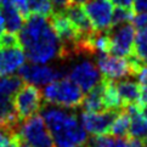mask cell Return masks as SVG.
<instances>
[{"instance_id":"cell-1","label":"cell","mask_w":147,"mask_h":147,"mask_svg":"<svg viewBox=\"0 0 147 147\" xmlns=\"http://www.w3.org/2000/svg\"><path fill=\"white\" fill-rule=\"evenodd\" d=\"M18 39L30 63L46 65L62 59V44L48 17L32 13L24 21Z\"/></svg>"},{"instance_id":"cell-2","label":"cell","mask_w":147,"mask_h":147,"mask_svg":"<svg viewBox=\"0 0 147 147\" xmlns=\"http://www.w3.org/2000/svg\"><path fill=\"white\" fill-rule=\"evenodd\" d=\"M41 117L50 130L55 147H77L89 139L77 114L66 108L52 105L41 107Z\"/></svg>"},{"instance_id":"cell-3","label":"cell","mask_w":147,"mask_h":147,"mask_svg":"<svg viewBox=\"0 0 147 147\" xmlns=\"http://www.w3.org/2000/svg\"><path fill=\"white\" fill-rule=\"evenodd\" d=\"M43 98L45 103L66 109H74L80 107L84 98L82 89L73 83L69 78H60L43 89Z\"/></svg>"},{"instance_id":"cell-4","label":"cell","mask_w":147,"mask_h":147,"mask_svg":"<svg viewBox=\"0 0 147 147\" xmlns=\"http://www.w3.org/2000/svg\"><path fill=\"white\" fill-rule=\"evenodd\" d=\"M17 133L21 141L30 147H55L50 130L39 113L22 120Z\"/></svg>"},{"instance_id":"cell-5","label":"cell","mask_w":147,"mask_h":147,"mask_svg":"<svg viewBox=\"0 0 147 147\" xmlns=\"http://www.w3.org/2000/svg\"><path fill=\"white\" fill-rule=\"evenodd\" d=\"M43 92L32 84H23L12 98L13 107L21 120L38 113L43 107Z\"/></svg>"},{"instance_id":"cell-6","label":"cell","mask_w":147,"mask_h":147,"mask_svg":"<svg viewBox=\"0 0 147 147\" xmlns=\"http://www.w3.org/2000/svg\"><path fill=\"white\" fill-rule=\"evenodd\" d=\"M96 57V66L105 79L120 80L136 77V72L127 57H118L111 54H98Z\"/></svg>"},{"instance_id":"cell-7","label":"cell","mask_w":147,"mask_h":147,"mask_svg":"<svg viewBox=\"0 0 147 147\" xmlns=\"http://www.w3.org/2000/svg\"><path fill=\"white\" fill-rule=\"evenodd\" d=\"M109 36V54L118 57H128L134 52L135 27L131 23H124L111 27L108 30Z\"/></svg>"},{"instance_id":"cell-8","label":"cell","mask_w":147,"mask_h":147,"mask_svg":"<svg viewBox=\"0 0 147 147\" xmlns=\"http://www.w3.org/2000/svg\"><path fill=\"white\" fill-rule=\"evenodd\" d=\"M68 78L76 83L85 94L103 79L97 66L90 60H82L73 65L68 72Z\"/></svg>"},{"instance_id":"cell-9","label":"cell","mask_w":147,"mask_h":147,"mask_svg":"<svg viewBox=\"0 0 147 147\" xmlns=\"http://www.w3.org/2000/svg\"><path fill=\"white\" fill-rule=\"evenodd\" d=\"M83 9L95 30L107 32L112 27L113 6L111 0H88Z\"/></svg>"},{"instance_id":"cell-10","label":"cell","mask_w":147,"mask_h":147,"mask_svg":"<svg viewBox=\"0 0 147 147\" xmlns=\"http://www.w3.org/2000/svg\"><path fill=\"white\" fill-rule=\"evenodd\" d=\"M18 77L23 82L35 86H45L60 78H63V72L55 69L51 66L29 63L23 65L18 71Z\"/></svg>"},{"instance_id":"cell-11","label":"cell","mask_w":147,"mask_h":147,"mask_svg":"<svg viewBox=\"0 0 147 147\" xmlns=\"http://www.w3.org/2000/svg\"><path fill=\"white\" fill-rule=\"evenodd\" d=\"M120 111L107 109L102 112H82L80 123L84 130L91 136L109 134V130Z\"/></svg>"},{"instance_id":"cell-12","label":"cell","mask_w":147,"mask_h":147,"mask_svg":"<svg viewBox=\"0 0 147 147\" xmlns=\"http://www.w3.org/2000/svg\"><path fill=\"white\" fill-rule=\"evenodd\" d=\"M26 62V55L21 46L0 48V77L13 76Z\"/></svg>"},{"instance_id":"cell-13","label":"cell","mask_w":147,"mask_h":147,"mask_svg":"<svg viewBox=\"0 0 147 147\" xmlns=\"http://www.w3.org/2000/svg\"><path fill=\"white\" fill-rule=\"evenodd\" d=\"M62 12L71 21V23L74 26V28L77 29V32L79 33V35L83 36V38H88V36H90L95 32L90 20H89L88 15L85 13V11H84V9L80 4H76V3L72 4L71 6L65 9Z\"/></svg>"},{"instance_id":"cell-14","label":"cell","mask_w":147,"mask_h":147,"mask_svg":"<svg viewBox=\"0 0 147 147\" xmlns=\"http://www.w3.org/2000/svg\"><path fill=\"white\" fill-rule=\"evenodd\" d=\"M113 82L118 95L123 102V106H127V105H140L141 90L138 80H134L131 78H125V79L113 80Z\"/></svg>"},{"instance_id":"cell-15","label":"cell","mask_w":147,"mask_h":147,"mask_svg":"<svg viewBox=\"0 0 147 147\" xmlns=\"http://www.w3.org/2000/svg\"><path fill=\"white\" fill-rule=\"evenodd\" d=\"M103 89H105V78L100 82L95 88H92L90 91L86 92L84 96L80 108L83 112H102L107 111L105 107L103 101Z\"/></svg>"},{"instance_id":"cell-16","label":"cell","mask_w":147,"mask_h":147,"mask_svg":"<svg viewBox=\"0 0 147 147\" xmlns=\"http://www.w3.org/2000/svg\"><path fill=\"white\" fill-rule=\"evenodd\" d=\"M0 12H1L5 22V29L10 33H17L24 24V17L13 7L10 0H3L0 3Z\"/></svg>"},{"instance_id":"cell-17","label":"cell","mask_w":147,"mask_h":147,"mask_svg":"<svg viewBox=\"0 0 147 147\" xmlns=\"http://www.w3.org/2000/svg\"><path fill=\"white\" fill-rule=\"evenodd\" d=\"M23 85V80L18 76L0 77V101L12 100L20 88Z\"/></svg>"},{"instance_id":"cell-18","label":"cell","mask_w":147,"mask_h":147,"mask_svg":"<svg viewBox=\"0 0 147 147\" xmlns=\"http://www.w3.org/2000/svg\"><path fill=\"white\" fill-rule=\"evenodd\" d=\"M88 147H129V140L109 135H95L86 141Z\"/></svg>"},{"instance_id":"cell-19","label":"cell","mask_w":147,"mask_h":147,"mask_svg":"<svg viewBox=\"0 0 147 147\" xmlns=\"http://www.w3.org/2000/svg\"><path fill=\"white\" fill-rule=\"evenodd\" d=\"M129 128H130V117L124 109H122L117 115V118L114 119L111 130H109V134L112 136H115V138L127 139L129 136Z\"/></svg>"},{"instance_id":"cell-20","label":"cell","mask_w":147,"mask_h":147,"mask_svg":"<svg viewBox=\"0 0 147 147\" xmlns=\"http://www.w3.org/2000/svg\"><path fill=\"white\" fill-rule=\"evenodd\" d=\"M134 55L145 63L147 61V26L138 29L134 41Z\"/></svg>"},{"instance_id":"cell-21","label":"cell","mask_w":147,"mask_h":147,"mask_svg":"<svg viewBox=\"0 0 147 147\" xmlns=\"http://www.w3.org/2000/svg\"><path fill=\"white\" fill-rule=\"evenodd\" d=\"M30 15H40L44 17H50L54 13V6L50 0H28Z\"/></svg>"},{"instance_id":"cell-22","label":"cell","mask_w":147,"mask_h":147,"mask_svg":"<svg viewBox=\"0 0 147 147\" xmlns=\"http://www.w3.org/2000/svg\"><path fill=\"white\" fill-rule=\"evenodd\" d=\"M133 17H134L133 10L123 9V7L114 9L112 13V27L124 24V23H129L133 20Z\"/></svg>"},{"instance_id":"cell-23","label":"cell","mask_w":147,"mask_h":147,"mask_svg":"<svg viewBox=\"0 0 147 147\" xmlns=\"http://www.w3.org/2000/svg\"><path fill=\"white\" fill-rule=\"evenodd\" d=\"M136 79L139 82L140 90H141V97H140V105L141 107L147 103V68L144 67L136 76Z\"/></svg>"},{"instance_id":"cell-24","label":"cell","mask_w":147,"mask_h":147,"mask_svg":"<svg viewBox=\"0 0 147 147\" xmlns=\"http://www.w3.org/2000/svg\"><path fill=\"white\" fill-rule=\"evenodd\" d=\"M21 46L18 36L15 33L6 32L0 36V48H17Z\"/></svg>"},{"instance_id":"cell-25","label":"cell","mask_w":147,"mask_h":147,"mask_svg":"<svg viewBox=\"0 0 147 147\" xmlns=\"http://www.w3.org/2000/svg\"><path fill=\"white\" fill-rule=\"evenodd\" d=\"M17 138H20L17 131L0 127V147H6Z\"/></svg>"},{"instance_id":"cell-26","label":"cell","mask_w":147,"mask_h":147,"mask_svg":"<svg viewBox=\"0 0 147 147\" xmlns=\"http://www.w3.org/2000/svg\"><path fill=\"white\" fill-rule=\"evenodd\" d=\"M10 1H11V4L13 5V7L24 17V20H27L30 16L28 0H10Z\"/></svg>"},{"instance_id":"cell-27","label":"cell","mask_w":147,"mask_h":147,"mask_svg":"<svg viewBox=\"0 0 147 147\" xmlns=\"http://www.w3.org/2000/svg\"><path fill=\"white\" fill-rule=\"evenodd\" d=\"M131 22H133L134 27L138 29L146 27L147 26V12H138L136 15H134Z\"/></svg>"},{"instance_id":"cell-28","label":"cell","mask_w":147,"mask_h":147,"mask_svg":"<svg viewBox=\"0 0 147 147\" xmlns=\"http://www.w3.org/2000/svg\"><path fill=\"white\" fill-rule=\"evenodd\" d=\"M52 6H54V12L55 11H63L68 6H71L73 3V0H50Z\"/></svg>"},{"instance_id":"cell-29","label":"cell","mask_w":147,"mask_h":147,"mask_svg":"<svg viewBox=\"0 0 147 147\" xmlns=\"http://www.w3.org/2000/svg\"><path fill=\"white\" fill-rule=\"evenodd\" d=\"M111 3L114 4L117 7L129 9V10L134 7V0H111Z\"/></svg>"},{"instance_id":"cell-30","label":"cell","mask_w":147,"mask_h":147,"mask_svg":"<svg viewBox=\"0 0 147 147\" xmlns=\"http://www.w3.org/2000/svg\"><path fill=\"white\" fill-rule=\"evenodd\" d=\"M134 9L136 12H147V0H134Z\"/></svg>"},{"instance_id":"cell-31","label":"cell","mask_w":147,"mask_h":147,"mask_svg":"<svg viewBox=\"0 0 147 147\" xmlns=\"http://www.w3.org/2000/svg\"><path fill=\"white\" fill-rule=\"evenodd\" d=\"M5 33V22H4V17L1 12H0V36Z\"/></svg>"},{"instance_id":"cell-32","label":"cell","mask_w":147,"mask_h":147,"mask_svg":"<svg viewBox=\"0 0 147 147\" xmlns=\"http://www.w3.org/2000/svg\"><path fill=\"white\" fill-rule=\"evenodd\" d=\"M20 144H21V139H20V138H17L16 140H13L10 145H7L6 147H20Z\"/></svg>"},{"instance_id":"cell-33","label":"cell","mask_w":147,"mask_h":147,"mask_svg":"<svg viewBox=\"0 0 147 147\" xmlns=\"http://www.w3.org/2000/svg\"><path fill=\"white\" fill-rule=\"evenodd\" d=\"M141 114H142V117L147 120V103L144 105V106L141 107Z\"/></svg>"},{"instance_id":"cell-34","label":"cell","mask_w":147,"mask_h":147,"mask_svg":"<svg viewBox=\"0 0 147 147\" xmlns=\"http://www.w3.org/2000/svg\"><path fill=\"white\" fill-rule=\"evenodd\" d=\"M85 1H88V0H73V3H76V4H82Z\"/></svg>"},{"instance_id":"cell-35","label":"cell","mask_w":147,"mask_h":147,"mask_svg":"<svg viewBox=\"0 0 147 147\" xmlns=\"http://www.w3.org/2000/svg\"><path fill=\"white\" fill-rule=\"evenodd\" d=\"M20 147H30V146H28L27 144H24V142H22V141H21V144H20Z\"/></svg>"},{"instance_id":"cell-36","label":"cell","mask_w":147,"mask_h":147,"mask_svg":"<svg viewBox=\"0 0 147 147\" xmlns=\"http://www.w3.org/2000/svg\"><path fill=\"white\" fill-rule=\"evenodd\" d=\"M1 1H3V0H0V3H1Z\"/></svg>"}]
</instances>
